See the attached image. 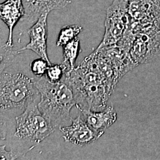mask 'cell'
<instances>
[{
  "mask_svg": "<svg viewBox=\"0 0 160 160\" xmlns=\"http://www.w3.org/2000/svg\"><path fill=\"white\" fill-rule=\"evenodd\" d=\"M62 81L71 88L80 111L103 110L116 86L102 72L92 53L67 71Z\"/></svg>",
  "mask_w": 160,
  "mask_h": 160,
  "instance_id": "1",
  "label": "cell"
},
{
  "mask_svg": "<svg viewBox=\"0 0 160 160\" xmlns=\"http://www.w3.org/2000/svg\"><path fill=\"white\" fill-rule=\"evenodd\" d=\"M34 83L40 94L38 108L55 130L71 121L70 112L75 102L71 88L63 81L52 82L45 75L34 77Z\"/></svg>",
  "mask_w": 160,
  "mask_h": 160,
  "instance_id": "2",
  "label": "cell"
},
{
  "mask_svg": "<svg viewBox=\"0 0 160 160\" xmlns=\"http://www.w3.org/2000/svg\"><path fill=\"white\" fill-rule=\"evenodd\" d=\"M39 96L34 78L7 69L0 75V115L14 110H24Z\"/></svg>",
  "mask_w": 160,
  "mask_h": 160,
  "instance_id": "3",
  "label": "cell"
},
{
  "mask_svg": "<svg viewBox=\"0 0 160 160\" xmlns=\"http://www.w3.org/2000/svg\"><path fill=\"white\" fill-rule=\"evenodd\" d=\"M34 100L28 104L21 114L16 117L14 136L29 144L30 149L39 145L55 131L50 122L42 114Z\"/></svg>",
  "mask_w": 160,
  "mask_h": 160,
  "instance_id": "4",
  "label": "cell"
},
{
  "mask_svg": "<svg viewBox=\"0 0 160 160\" xmlns=\"http://www.w3.org/2000/svg\"><path fill=\"white\" fill-rule=\"evenodd\" d=\"M128 27L133 33L160 29V0H128Z\"/></svg>",
  "mask_w": 160,
  "mask_h": 160,
  "instance_id": "5",
  "label": "cell"
},
{
  "mask_svg": "<svg viewBox=\"0 0 160 160\" xmlns=\"http://www.w3.org/2000/svg\"><path fill=\"white\" fill-rule=\"evenodd\" d=\"M129 21L128 0H113L107 9L104 34L97 48L116 44L122 39Z\"/></svg>",
  "mask_w": 160,
  "mask_h": 160,
  "instance_id": "6",
  "label": "cell"
},
{
  "mask_svg": "<svg viewBox=\"0 0 160 160\" xmlns=\"http://www.w3.org/2000/svg\"><path fill=\"white\" fill-rule=\"evenodd\" d=\"M137 65L150 62L160 56V29L151 28L135 34L129 52Z\"/></svg>",
  "mask_w": 160,
  "mask_h": 160,
  "instance_id": "7",
  "label": "cell"
},
{
  "mask_svg": "<svg viewBox=\"0 0 160 160\" xmlns=\"http://www.w3.org/2000/svg\"><path fill=\"white\" fill-rule=\"evenodd\" d=\"M59 129L65 142L78 146L94 143L100 138L87 125L81 114L75 119L71 118L69 126H61Z\"/></svg>",
  "mask_w": 160,
  "mask_h": 160,
  "instance_id": "8",
  "label": "cell"
},
{
  "mask_svg": "<svg viewBox=\"0 0 160 160\" xmlns=\"http://www.w3.org/2000/svg\"><path fill=\"white\" fill-rule=\"evenodd\" d=\"M49 13L42 14L38 20L29 28L28 34L30 38L29 43L18 50L21 53L26 50H30L35 52L40 58L51 63L47 53L48 39V16Z\"/></svg>",
  "mask_w": 160,
  "mask_h": 160,
  "instance_id": "9",
  "label": "cell"
},
{
  "mask_svg": "<svg viewBox=\"0 0 160 160\" xmlns=\"http://www.w3.org/2000/svg\"><path fill=\"white\" fill-rule=\"evenodd\" d=\"M94 51L109 62L120 78L137 66L132 59L129 52L117 44L97 48Z\"/></svg>",
  "mask_w": 160,
  "mask_h": 160,
  "instance_id": "10",
  "label": "cell"
},
{
  "mask_svg": "<svg viewBox=\"0 0 160 160\" xmlns=\"http://www.w3.org/2000/svg\"><path fill=\"white\" fill-rule=\"evenodd\" d=\"M83 119L92 131L101 137L105 131L117 120V113L112 106L106 107L102 111H80Z\"/></svg>",
  "mask_w": 160,
  "mask_h": 160,
  "instance_id": "11",
  "label": "cell"
},
{
  "mask_svg": "<svg viewBox=\"0 0 160 160\" xmlns=\"http://www.w3.org/2000/svg\"><path fill=\"white\" fill-rule=\"evenodd\" d=\"M72 0H23L25 15L24 18L29 23H35L43 13L63 8Z\"/></svg>",
  "mask_w": 160,
  "mask_h": 160,
  "instance_id": "12",
  "label": "cell"
},
{
  "mask_svg": "<svg viewBox=\"0 0 160 160\" xmlns=\"http://www.w3.org/2000/svg\"><path fill=\"white\" fill-rule=\"evenodd\" d=\"M25 15L23 0H6L0 4V18L8 29V36L6 44L13 47L12 35L17 22Z\"/></svg>",
  "mask_w": 160,
  "mask_h": 160,
  "instance_id": "13",
  "label": "cell"
},
{
  "mask_svg": "<svg viewBox=\"0 0 160 160\" xmlns=\"http://www.w3.org/2000/svg\"><path fill=\"white\" fill-rule=\"evenodd\" d=\"M80 51V40L77 38L63 46V63L68 66L69 70L75 67L76 59Z\"/></svg>",
  "mask_w": 160,
  "mask_h": 160,
  "instance_id": "14",
  "label": "cell"
},
{
  "mask_svg": "<svg viewBox=\"0 0 160 160\" xmlns=\"http://www.w3.org/2000/svg\"><path fill=\"white\" fill-rule=\"evenodd\" d=\"M82 27L80 25L72 24L63 26L58 36L57 45L58 46H65L69 42L77 38L78 35L82 31Z\"/></svg>",
  "mask_w": 160,
  "mask_h": 160,
  "instance_id": "15",
  "label": "cell"
},
{
  "mask_svg": "<svg viewBox=\"0 0 160 160\" xmlns=\"http://www.w3.org/2000/svg\"><path fill=\"white\" fill-rule=\"evenodd\" d=\"M12 48L7 46L6 43H0V75L12 65L15 57L20 53L18 51H14Z\"/></svg>",
  "mask_w": 160,
  "mask_h": 160,
  "instance_id": "16",
  "label": "cell"
},
{
  "mask_svg": "<svg viewBox=\"0 0 160 160\" xmlns=\"http://www.w3.org/2000/svg\"><path fill=\"white\" fill-rule=\"evenodd\" d=\"M68 66L64 63L61 64H51L46 71V78L52 82L62 81L65 73L68 71Z\"/></svg>",
  "mask_w": 160,
  "mask_h": 160,
  "instance_id": "17",
  "label": "cell"
},
{
  "mask_svg": "<svg viewBox=\"0 0 160 160\" xmlns=\"http://www.w3.org/2000/svg\"><path fill=\"white\" fill-rule=\"evenodd\" d=\"M51 64L42 58L34 59L30 64L32 73L35 77H43L46 74L48 68Z\"/></svg>",
  "mask_w": 160,
  "mask_h": 160,
  "instance_id": "18",
  "label": "cell"
},
{
  "mask_svg": "<svg viewBox=\"0 0 160 160\" xmlns=\"http://www.w3.org/2000/svg\"><path fill=\"white\" fill-rule=\"evenodd\" d=\"M6 145H0V160H17L20 157L16 152L7 151Z\"/></svg>",
  "mask_w": 160,
  "mask_h": 160,
  "instance_id": "19",
  "label": "cell"
},
{
  "mask_svg": "<svg viewBox=\"0 0 160 160\" xmlns=\"http://www.w3.org/2000/svg\"><path fill=\"white\" fill-rule=\"evenodd\" d=\"M2 43V42L0 40V43Z\"/></svg>",
  "mask_w": 160,
  "mask_h": 160,
  "instance_id": "20",
  "label": "cell"
}]
</instances>
